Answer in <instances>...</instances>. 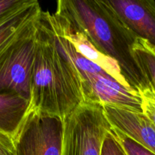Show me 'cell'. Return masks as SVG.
Listing matches in <instances>:
<instances>
[{"label":"cell","mask_w":155,"mask_h":155,"mask_svg":"<svg viewBox=\"0 0 155 155\" xmlns=\"http://www.w3.org/2000/svg\"><path fill=\"white\" fill-rule=\"evenodd\" d=\"M84 101L81 74L59 50L42 13L27 112L58 117L63 122Z\"/></svg>","instance_id":"obj_1"},{"label":"cell","mask_w":155,"mask_h":155,"mask_svg":"<svg viewBox=\"0 0 155 155\" xmlns=\"http://www.w3.org/2000/svg\"><path fill=\"white\" fill-rule=\"evenodd\" d=\"M56 11L87 34L101 52L119 64L123 75L136 89L146 82L132 54L137 36L127 27L107 1L59 0Z\"/></svg>","instance_id":"obj_2"},{"label":"cell","mask_w":155,"mask_h":155,"mask_svg":"<svg viewBox=\"0 0 155 155\" xmlns=\"http://www.w3.org/2000/svg\"><path fill=\"white\" fill-rule=\"evenodd\" d=\"M111 128L102 104L85 100L63 121L61 155H101Z\"/></svg>","instance_id":"obj_3"},{"label":"cell","mask_w":155,"mask_h":155,"mask_svg":"<svg viewBox=\"0 0 155 155\" xmlns=\"http://www.w3.org/2000/svg\"><path fill=\"white\" fill-rule=\"evenodd\" d=\"M40 22L41 20L0 58V94H15L29 101Z\"/></svg>","instance_id":"obj_4"},{"label":"cell","mask_w":155,"mask_h":155,"mask_svg":"<svg viewBox=\"0 0 155 155\" xmlns=\"http://www.w3.org/2000/svg\"><path fill=\"white\" fill-rule=\"evenodd\" d=\"M62 136L59 118L27 112L14 136L15 155H61Z\"/></svg>","instance_id":"obj_5"},{"label":"cell","mask_w":155,"mask_h":155,"mask_svg":"<svg viewBox=\"0 0 155 155\" xmlns=\"http://www.w3.org/2000/svg\"><path fill=\"white\" fill-rule=\"evenodd\" d=\"M43 15L51 30L69 41L80 54L100 67L121 85L132 88L123 75L119 64L101 52L92 43L87 34L69 18L56 10L54 14L44 12Z\"/></svg>","instance_id":"obj_6"},{"label":"cell","mask_w":155,"mask_h":155,"mask_svg":"<svg viewBox=\"0 0 155 155\" xmlns=\"http://www.w3.org/2000/svg\"><path fill=\"white\" fill-rule=\"evenodd\" d=\"M85 100L142 111L138 91L118 83L109 74L80 73Z\"/></svg>","instance_id":"obj_7"},{"label":"cell","mask_w":155,"mask_h":155,"mask_svg":"<svg viewBox=\"0 0 155 155\" xmlns=\"http://www.w3.org/2000/svg\"><path fill=\"white\" fill-rule=\"evenodd\" d=\"M42 13L38 1L21 0L0 17V58L18 39L40 21Z\"/></svg>","instance_id":"obj_8"},{"label":"cell","mask_w":155,"mask_h":155,"mask_svg":"<svg viewBox=\"0 0 155 155\" xmlns=\"http://www.w3.org/2000/svg\"><path fill=\"white\" fill-rule=\"evenodd\" d=\"M102 106L112 128L155 154V127L143 112L108 104Z\"/></svg>","instance_id":"obj_9"},{"label":"cell","mask_w":155,"mask_h":155,"mask_svg":"<svg viewBox=\"0 0 155 155\" xmlns=\"http://www.w3.org/2000/svg\"><path fill=\"white\" fill-rule=\"evenodd\" d=\"M107 2L137 37L155 47V1L107 0Z\"/></svg>","instance_id":"obj_10"},{"label":"cell","mask_w":155,"mask_h":155,"mask_svg":"<svg viewBox=\"0 0 155 155\" xmlns=\"http://www.w3.org/2000/svg\"><path fill=\"white\" fill-rule=\"evenodd\" d=\"M29 101L15 94H0V132L15 136L27 111Z\"/></svg>","instance_id":"obj_11"},{"label":"cell","mask_w":155,"mask_h":155,"mask_svg":"<svg viewBox=\"0 0 155 155\" xmlns=\"http://www.w3.org/2000/svg\"><path fill=\"white\" fill-rule=\"evenodd\" d=\"M131 51L143 77L155 87V47L145 39L137 37Z\"/></svg>","instance_id":"obj_12"},{"label":"cell","mask_w":155,"mask_h":155,"mask_svg":"<svg viewBox=\"0 0 155 155\" xmlns=\"http://www.w3.org/2000/svg\"><path fill=\"white\" fill-rule=\"evenodd\" d=\"M53 33H54L56 44H57L59 50L69 59L70 61L77 68L80 73L99 74H107L100 67L80 54L69 41L61 36L60 35L54 33V32Z\"/></svg>","instance_id":"obj_13"},{"label":"cell","mask_w":155,"mask_h":155,"mask_svg":"<svg viewBox=\"0 0 155 155\" xmlns=\"http://www.w3.org/2000/svg\"><path fill=\"white\" fill-rule=\"evenodd\" d=\"M141 101L142 112L149 118L155 127V87L154 85L146 80L136 88Z\"/></svg>","instance_id":"obj_14"},{"label":"cell","mask_w":155,"mask_h":155,"mask_svg":"<svg viewBox=\"0 0 155 155\" xmlns=\"http://www.w3.org/2000/svg\"><path fill=\"white\" fill-rule=\"evenodd\" d=\"M110 132L127 155H155L152 151L147 149L119 130L111 128Z\"/></svg>","instance_id":"obj_15"},{"label":"cell","mask_w":155,"mask_h":155,"mask_svg":"<svg viewBox=\"0 0 155 155\" xmlns=\"http://www.w3.org/2000/svg\"><path fill=\"white\" fill-rule=\"evenodd\" d=\"M101 155H127L110 131L104 138Z\"/></svg>","instance_id":"obj_16"},{"label":"cell","mask_w":155,"mask_h":155,"mask_svg":"<svg viewBox=\"0 0 155 155\" xmlns=\"http://www.w3.org/2000/svg\"><path fill=\"white\" fill-rule=\"evenodd\" d=\"M0 155H15L13 136L0 132Z\"/></svg>","instance_id":"obj_17"},{"label":"cell","mask_w":155,"mask_h":155,"mask_svg":"<svg viewBox=\"0 0 155 155\" xmlns=\"http://www.w3.org/2000/svg\"><path fill=\"white\" fill-rule=\"evenodd\" d=\"M21 0H0V17L18 5Z\"/></svg>","instance_id":"obj_18"}]
</instances>
